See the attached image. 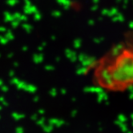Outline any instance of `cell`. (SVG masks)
I'll list each match as a JSON object with an SVG mask.
<instances>
[{"mask_svg":"<svg viewBox=\"0 0 133 133\" xmlns=\"http://www.w3.org/2000/svg\"><path fill=\"white\" fill-rule=\"evenodd\" d=\"M93 78L99 88L108 92L123 93L133 88V27L95 63Z\"/></svg>","mask_w":133,"mask_h":133,"instance_id":"cell-1","label":"cell"}]
</instances>
